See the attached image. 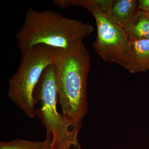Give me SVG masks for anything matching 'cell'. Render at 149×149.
<instances>
[{
	"mask_svg": "<svg viewBox=\"0 0 149 149\" xmlns=\"http://www.w3.org/2000/svg\"><path fill=\"white\" fill-rule=\"evenodd\" d=\"M45 143L42 141L16 139L10 141H1L0 149H40Z\"/></svg>",
	"mask_w": 149,
	"mask_h": 149,
	"instance_id": "9",
	"label": "cell"
},
{
	"mask_svg": "<svg viewBox=\"0 0 149 149\" xmlns=\"http://www.w3.org/2000/svg\"><path fill=\"white\" fill-rule=\"evenodd\" d=\"M93 31L91 24L67 18L54 11L29 8L16 34L17 45L21 54L40 44L65 49L82 41Z\"/></svg>",
	"mask_w": 149,
	"mask_h": 149,
	"instance_id": "2",
	"label": "cell"
},
{
	"mask_svg": "<svg viewBox=\"0 0 149 149\" xmlns=\"http://www.w3.org/2000/svg\"><path fill=\"white\" fill-rule=\"evenodd\" d=\"M69 2L70 6L83 7L93 14L97 29L93 47L97 53L104 60L128 70L130 61L129 41L123 27L113 19L111 12L102 9L95 0H69Z\"/></svg>",
	"mask_w": 149,
	"mask_h": 149,
	"instance_id": "5",
	"label": "cell"
},
{
	"mask_svg": "<svg viewBox=\"0 0 149 149\" xmlns=\"http://www.w3.org/2000/svg\"><path fill=\"white\" fill-rule=\"evenodd\" d=\"M138 6L140 10L149 13V0H139Z\"/></svg>",
	"mask_w": 149,
	"mask_h": 149,
	"instance_id": "10",
	"label": "cell"
},
{
	"mask_svg": "<svg viewBox=\"0 0 149 149\" xmlns=\"http://www.w3.org/2000/svg\"><path fill=\"white\" fill-rule=\"evenodd\" d=\"M35 104L40 101V108L36 109V117L45 127L47 134L53 136L54 149H70L71 145L79 146L78 133L70 130L62 114L57 111L58 97L54 65H51L43 71L34 92Z\"/></svg>",
	"mask_w": 149,
	"mask_h": 149,
	"instance_id": "4",
	"label": "cell"
},
{
	"mask_svg": "<svg viewBox=\"0 0 149 149\" xmlns=\"http://www.w3.org/2000/svg\"><path fill=\"white\" fill-rule=\"evenodd\" d=\"M130 73L146 72L149 70V40L129 42Z\"/></svg>",
	"mask_w": 149,
	"mask_h": 149,
	"instance_id": "6",
	"label": "cell"
},
{
	"mask_svg": "<svg viewBox=\"0 0 149 149\" xmlns=\"http://www.w3.org/2000/svg\"><path fill=\"white\" fill-rule=\"evenodd\" d=\"M91 57L82 41L58 49L54 65L58 95L67 125L78 133L88 111L87 83Z\"/></svg>",
	"mask_w": 149,
	"mask_h": 149,
	"instance_id": "1",
	"label": "cell"
},
{
	"mask_svg": "<svg viewBox=\"0 0 149 149\" xmlns=\"http://www.w3.org/2000/svg\"><path fill=\"white\" fill-rule=\"evenodd\" d=\"M50 134H47V137L45 139V143L44 146L40 149H51L52 148V142H51L50 139Z\"/></svg>",
	"mask_w": 149,
	"mask_h": 149,
	"instance_id": "11",
	"label": "cell"
},
{
	"mask_svg": "<svg viewBox=\"0 0 149 149\" xmlns=\"http://www.w3.org/2000/svg\"><path fill=\"white\" fill-rule=\"evenodd\" d=\"M57 50L40 44L22 53L18 68L9 80V97L29 118L36 117L35 87L46 68L54 63Z\"/></svg>",
	"mask_w": 149,
	"mask_h": 149,
	"instance_id": "3",
	"label": "cell"
},
{
	"mask_svg": "<svg viewBox=\"0 0 149 149\" xmlns=\"http://www.w3.org/2000/svg\"><path fill=\"white\" fill-rule=\"evenodd\" d=\"M54 149L53 148L52 146V149Z\"/></svg>",
	"mask_w": 149,
	"mask_h": 149,
	"instance_id": "12",
	"label": "cell"
},
{
	"mask_svg": "<svg viewBox=\"0 0 149 149\" xmlns=\"http://www.w3.org/2000/svg\"><path fill=\"white\" fill-rule=\"evenodd\" d=\"M139 10L138 1L116 0L113 1L111 15L115 21L123 27Z\"/></svg>",
	"mask_w": 149,
	"mask_h": 149,
	"instance_id": "8",
	"label": "cell"
},
{
	"mask_svg": "<svg viewBox=\"0 0 149 149\" xmlns=\"http://www.w3.org/2000/svg\"><path fill=\"white\" fill-rule=\"evenodd\" d=\"M129 42L149 40V15L139 10L123 27Z\"/></svg>",
	"mask_w": 149,
	"mask_h": 149,
	"instance_id": "7",
	"label": "cell"
},
{
	"mask_svg": "<svg viewBox=\"0 0 149 149\" xmlns=\"http://www.w3.org/2000/svg\"><path fill=\"white\" fill-rule=\"evenodd\" d=\"M148 13V14H149V13Z\"/></svg>",
	"mask_w": 149,
	"mask_h": 149,
	"instance_id": "13",
	"label": "cell"
}]
</instances>
